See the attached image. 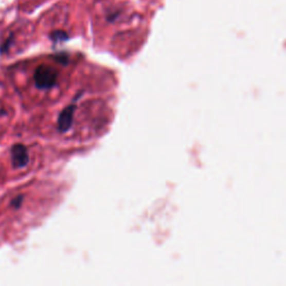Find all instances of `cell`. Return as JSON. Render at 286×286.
Instances as JSON below:
<instances>
[{"instance_id": "cell-1", "label": "cell", "mask_w": 286, "mask_h": 286, "mask_svg": "<svg viewBox=\"0 0 286 286\" xmlns=\"http://www.w3.org/2000/svg\"><path fill=\"white\" fill-rule=\"evenodd\" d=\"M57 76L58 73L54 67L48 66V65H41L36 68L34 74L36 86L42 90L54 87L57 82Z\"/></svg>"}, {"instance_id": "cell-2", "label": "cell", "mask_w": 286, "mask_h": 286, "mask_svg": "<svg viewBox=\"0 0 286 286\" xmlns=\"http://www.w3.org/2000/svg\"><path fill=\"white\" fill-rule=\"evenodd\" d=\"M27 149L23 145H16L11 149V161L15 168H23L28 164Z\"/></svg>"}, {"instance_id": "cell-3", "label": "cell", "mask_w": 286, "mask_h": 286, "mask_svg": "<svg viewBox=\"0 0 286 286\" xmlns=\"http://www.w3.org/2000/svg\"><path fill=\"white\" fill-rule=\"evenodd\" d=\"M74 111H75V106L74 105H68L61 113L60 118H58V129H60V131L65 132L70 128L72 122H73Z\"/></svg>"}]
</instances>
